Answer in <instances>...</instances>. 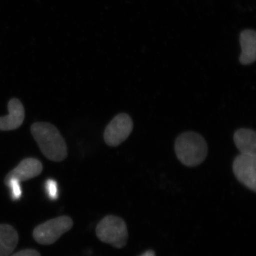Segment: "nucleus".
I'll return each mask as SVG.
<instances>
[{
	"instance_id": "obj_5",
	"label": "nucleus",
	"mask_w": 256,
	"mask_h": 256,
	"mask_svg": "<svg viewBox=\"0 0 256 256\" xmlns=\"http://www.w3.org/2000/svg\"><path fill=\"white\" fill-rule=\"evenodd\" d=\"M133 128V121L129 114H118L106 128L104 140L108 146L112 148L120 146L130 137Z\"/></svg>"
},
{
	"instance_id": "obj_3",
	"label": "nucleus",
	"mask_w": 256,
	"mask_h": 256,
	"mask_svg": "<svg viewBox=\"0 0 256 256\" xmlns=\"http://www.w3.org/2000/svg\"><path fill=\"white\" fill-rule=\"evenodd\" d=\"M96 235L101 242L116 248H122L127 245V225L124 220L116 216H108L102 218L98 224Z\"/></svg>"
},
{
	"instance_id": "obj_6",
	"label": "nucleus",
	"mask_w": 256,
	"mask_h": 256,
	"mask_svg": "<svg viewBox=\"0 0 256 256\" xmlns=\"http://www.w3.org/2000/svg\"><path fill=\"white\" fill-rule=\"evenodd\" d=\"M256 156L242 154L234 160L233 170L239 182L256 192Z\"/></svg>"
},
{
	"instance_id": "obj_9",
	"label": "nucleus",
	"mask_w": 256,
	"mask_h": 256,
	"mask_svg": "<svg viewBox=\"0 0 256 256\" xmlns=\"http://www.w3.org/2000/svg\"><path fill=\"white\" fill-rule=\"evenodd\" d=\"M242 54L240 63L244 66L252 65L256 60V33L254 30H246L240 35Z\"/></svg>"
},
{
	"instance_id": "obj_4",
	"label": "nucleus",
	"mask_w": 256,
	"mask_h": 256,
	"mask_svg": "<svg viewBox=\"0 0 256 256\" xmlns=\"http://www.w3.org/2000/svg\"><path fill=\"white\" fill-rule=\"evenodd\" d=\"M73 226L74 220L70 217H58L37 226L34 230V238L42 245H52Z\"/></svg>"
},
{
	"instance_id": "obj_10",
	"label": "nucleus",
	"mask_w": 256,
	"mask_h": 256,
	"mask_svg": "<svg viewBox=\"0 0 256 256\" xmlns=\"http://www.w3.org/2000/svg\"><path fill=\"white\" fill-rule=\"evenodd\" d=\"M234 143L242 154L256 156V133L252 130L242 128L234 136Z\"/></svg>"
},
{
	"instance_id": "obj_11",
	"label": "nucleus",
	"mask_w": 256,
	"mask_h": 256,
	"mask_svg": "<svg viewBox=\"0 0 256 256\" xmlns=\"http://www.w3.org/2000/svg\"><path fill=\"white\" fill-rule=\"evenodd\" d=\"M18 242V232L8 224H0V256H10Z\"/></svg>"
},
{
	"instance_id": "obj_1",
	"label": "nucleus",
	"mask_w": 256,
	"mask_h": 256,
	"mask_svg": "<svg viewBox=\"0 0 256 256\" xmlns=\"http://www.w3.org/2000/svg\"><path fill=\"white\" fill-rule=\"evenodd\" d=\"M31 132L47 159L56 162L66 159L68 156L66 143L54 124L36 122L32 124Z\"/></svg>"
},
{
	"instance_id": "obj_12",
	"label": "nucleus",
	"mask_w": 256,
	"mask_h": 256,
	"mask_svg": "<svg viewBox=\"0 0 256 256\" xmlns=\"http://www.w3.org/2000/svg\"><path fill=\"white\" fill-rule=\"evenodd\" d=\"M5 184L9 186L11 190L12 198L13 200H18L22 195L20 182L15 180H10L9 181L5 182Z\"/></svg>"
},
{
	"instance_id": "obj_13",
	"label": "nucleus",
	"mask_w": 256,
	"mask_h": 256,
	"mask_svg": "<svg viewBox=\"0 0 256 256\" xmlns=\"http://www.w3.org/2000/svg\"><path fill=\"white\" fill-rule=\"evenodd\" d=\"M46 188L47 193L52 200H56L58 198V184L56 182L53 180H48L46 182Z\"/></svg>"
},
{
	"instance_id": "obj_7",
	"label": "nucleus",
	"mask_w": 256,
	"mask_h": 256,
	"mask_svg": "<svg viewBox=\"0 0 256 256\" xmlns=\"http://www.w3.org/2000/svg\"><path fill=\"white\" fill-rule=\"evenodd\" d=\"M43 171V165L41 162L34 158L24 160L20 164L6 175L5 182L15 180L18 182L28 181L38 176Z\"/></svg>"
},
{
	"instance_id": "obj_8",
	"label": "nucleus",
	"mask_w": 256,
	"mask_h": 256,
	"mask_svg": "<svg viewBox=\"0 0 256 256\" xmlns=\"http://www.w3.org/2000/svg\"><path fill=\"white\" fill-rule=\"evenodd\" d=\"M9 114L0 118V130L12 131L22 126L25 118L23 104L18 99H12L8 104Z\"/></svg>"
},
{
	"instance_id": "obj_15",
	"label": "nucleus",
	"mask_w": 256,
	"mask_h": 256,
	"mask_svg": "<svg viewBox=\"0 0 256 256\" xmlns=\"http://www.w3.org/2000/svg\"><path fill=\"white\" fill-rule=\"evenodd\" d=\"M140 256H156V252H153V250H148V252H144Z\"/></svg>"
},
{
	"instance_id": "obj_2",
	"label": "nucleus",
	"mask_w": 256,
	"mask_h": 256,
	"mask_svg": "<svg viewBox=\"0 0 256 256\" xmlns=\"http://www.w3.org/2000/svg\"><path fill=\"white\" fill-rule=\"evenodd\" d=\"M175 152L184 165L195 168L206 160L208 146L201 134L194 132H184L175 142Z\"/></svg>"
},
{
	"instance_id": "obj_14",
	"label": "nucleus",
	"mask_w": 256,
	"mask_h": 256,
	"mask_svg": "<svg viewBox=\"0 0 256 256\" xmlns=\"http://www.w3.org/2000/svg\"><path fill=\"white\" fill-rule=\"evenodd\" d=\"M12 256H41L40 252L33 249H26V250H21L16 252Z\"/></svg>"
}]
</instances>
